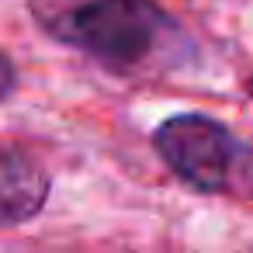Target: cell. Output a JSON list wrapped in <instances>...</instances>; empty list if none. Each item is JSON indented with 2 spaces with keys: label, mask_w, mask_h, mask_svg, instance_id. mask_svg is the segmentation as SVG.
I'll return each mask as SVG.
<instances>
[{
  "label": "cell",
  "mask_w": 253,
  "mask_h": 253,
  "mask_svg": "<svg viewBox=\"0 0 253 253\" xmlns=\"http://www.w3.org/2000/svg\"><path fill=\"white\" fill-rule=\"evenodd\" d=\"M49 198L45 167L21 146L0 139V225H18L42 211Z\"/></svg>",
  "instance_id": "cell-3"
},
{
  "label": "cell",
  "mask_w": 253,
  "mask_h": 253,
  "mask_svg": "<svg viewBox=\"0 0 253 253\" xmlns=\"http://www.w3.org/2000/svg\"><path fill=\"white\" fill-rule=\"evenodd\" d=\"M246 184L253 187V160H250V167H246Z\"/></svg>",
  "instance_id": "cell-5"
},
{
  "label": "cell",
  "mask_w": 253,
  "mask_h": 253,
  "mask_svg": "<svg viewBox=\"0 0 253 253\" xmlns=\"http://www.w3.org/2000/svg\"><path fill=\"white\" fill-rule=\"evenodd\" d=\"M11 87H14V66H11V59L4 52H0V101L11 94Z\"/></svg>",
  "instance_id": "cell-4"
},
{
  "label": "cell",
  "mask_w": 253,
  "mask_h": 253,
  "mask_svg": "<svg viewBox=\"0 0 253 253\" xmlns=\"http://www.w3.org/2000/svg\"><path fill=\"white\" fill-rule=\"evenodd\" d=\"M156 153L163 163L191 187L218 194L236 187V180H246V156L229 135L225 125L205 118V115H173L167 118L156 135Z\"/></svg>",
  "instance_id": "cell-2"
},
{
  "label": "cell",
  "mask_w": 253,
  "mask_h": 253,
  "mask_svg": "<svg viewBox=\"0 0 253 253\" xmlns=\"http://www.w3.org/2000/svg\"><path fill=\"white\" fill-rule=\"evenodd\" d=\"M45 35L87 52L115 73L170 66L184 35L156 0H32Z\"/></svg>",
  "instance_id": "cell-1"
}]
</instances>
